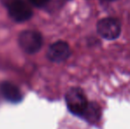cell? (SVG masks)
Here are the masks:
<instances>
[{"mask_svg":"<svg viewBox=\"0 0 130 129\" xmlns=\"http://www.w3.org/2000/svg\"><path fill=\"white\" fill-rule=\"evenodd\" d=\"M82 118L89 123H96L101 118V108L96 103H89Z\"/></svg>","mask_w":130,"mask_h":129,"instance_id":"cell-7","label":"cell"},{"mask_svg":"<svg viewBox=\"0 0 130 129\" xmlns=\"http://www.w3.org/2000/svg\"><path fill=\"white\" fill-rule=\"evenodd\" d=\"M104 1H108V2H113V1H117V0H104Z\"/></svg>","mask_w":130,"mask_h":129,"instance_id":"cell-9","label":"cell"},{"mask_svg":"<svg viewBox=\"0 0 130 129\" xmlns=\"http://www.w3.org/2000/svg\"><path fill=\"white\" fill-rule=\"evenodd\" d=\"M98 34L106 40H115L121 33V24L116 18L107 17L101 19L96 24Z\"/></svg>","mask_w":130,"mask_h":129,"instance_id":"cell-4","label":"cell"},{"mask_svg":"<svg viewBox=\"0 0 130 129\" xmlns=\"http://www.w3.org/2000/svg\"><path fill=\"white\" fill-rule=\"evenodd\" d=\"M0 91L5 100L10 103H17L22 100V93L17 86L11 82H3L0 85Z\"/></svg>","mask_w":130,"mask_h":129,"instance_id":"cell-6","label":"cell"},{"mask_svg":"<svg viewBox=\"0 0 130 129\" xmlns=\"http://www.w3.org/2000/svg\"><path fill=\"white\" fill-rule=\"evenodd\" d=\"M66 103L69 112L80 117H82L89 104L84 92L79 88H72L67 91Z\"/></svg>","mask_w":130,"mask_h":129,"instance_id":"cell-2","label":"cell"},{"mask_svg":"<svg viewBox=\"0 0 130 129\" xmlns=\"http://www.w3.org/2000/svg\"><path fill=\"white\" fill-rule=\"evenodd\" d=\"M71 55V50L68 43L64 41H58L52 43L48 49L47 58L55 63H60L67 60Z\"/></svg>","mask_w":130,"mask_h":129,"instance_id":"cell-5","label":"cell"},{"mask_svg":"<svg viewBox=\"0 0 130 129\" xmlns=\"http://www.w3.org/2000/svg\"><path fill=\"white\" fill-rule=\"evenodd\" d=\"M19 44L26 53H36L43 45V36L35 30H25L20 34Z\"/></svg>","mask_w":130,"mask_h":129,"instance_id":"cell-3","label":"cell"},{"mask_svg":"<svg viewBox=\"0 0 130 129\" xmlns=\"http://www.w3.org/2000/svg\"><path fill=\"white\" fill-rule=\"evenodd\" d=\"M10 17L16 22H24L31 19L33 11L25 0H1Z\"/></svg>","mask_w":130,"mask_h":129,"instance_id":"cell-1","label":"cell"},{"mask_svg":"<svg viewBox=\"0 0 130 129\" xmlns=\"http://www.w3.org/2000/svg\"><path fill=\"white\" fill-rule=\"evenodd\" d=\"M27 2L33 6L42 8V7H44L46 5H48L50 0H27Z\"/></svg>","mask_w":130,"mask_h":129,"instance_id":"cell-8","label":"cell"}]
</instances>
